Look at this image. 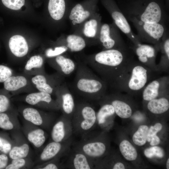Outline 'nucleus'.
<instances>
[{"instance_id": "nucleus-4", "label": "nucleus", "mask_w": 169, "mask_h": 169, "mask_svg": "<svg viewBox=\"0 0 169 169\" xmlns=\"http://www.w3.org/2000/svg\"><path fill=\"white\" fill-rule=\"evenodd\" d=\"M159 73L134 59L113 88L130 95H135L141 92Z\"/></svg>"}, {"instance_id": "nucleus-3", "label": "nucleus", "mask_w": 169, "mask_h": 169, "mask_svg": "<svg viewBox=\"0 0 169 169\" xmlns=\"http://www.w3.org/2000/svg\"><path fill=\"white\" fill-rule=\"evenodd\" d=\"M76 69L72 84L73 90L76 94L91 101H99L106 95L107 83L88 66L80 64Z\"/></svg>"}, {"instance_id": "nucleus-5", "label": "nucleus", "mask_w": 169, "mask_h": 169, "mask_svg": "<svg viewBox=\"0 0 169 169\" xmlns=\"http://www.w3.org/2000/svg\"><path fill=\"white\" fill-rule=\"evenodd\" d=\"M97 122L96 113L91 105L86 102L76 104L71 119L73 133L82 136L91 131Z\"/></svg>"}, {"instance_id": "nucleus-41", "label": "nucleus", "mask_w": 169, "mask_h": 169, "mask_svg": "<svg viewBox=\"0 0 169 169\" xmlns=\"http://www.w3.org/2000/svg\"><path fill=\"white\" fill-rule=\"evenodd\" d=\"M3 4L8 8L13 10L20 9L24 5L25 0H2Z\"/></svg>"}, {"instance_id": "nucleus-17", "label": "nucleus", "mask_w": 169, "mask_h": 169, "mask_svg": "<svg viewBox=\"0 0 169 169\" xmlns=\"http://www.w3.org/2000/svg\"><path fill=\"white\" fill-rule=\"evenodd\" d=\"M55 96L62 115L72 119L76 106L74 96L64 82L57 88Z\"/></svg>"}, {"instance_id": "nucleus-7", "label": "nucleus", "mask_w": 169, "mask_h": 169, "mask_svg": "<svg viewBox=\"0 0 169 169\" xmlns=\"http://www.w3.org/2000/svg\"><path fill=\"white\" fill-rule=\"evenodd\" d=\"M91 131L82 136L81 139L72 144L73 147L86 155L95 162L101 159L106 153V142Z\"/></svg>"}, {"instance_id": "nucleus-11", "label": "nucleus", "mask_w": 169, "mask_h": 169, "mask_svg": "<svg viewBox=\"0 0 169 169\" xmlns=\"http://www.w3.org/2000/svg\"><path fill=\"white\" fill-rule=\"evenodd\" d=\"M100 40L105 50L129 49L115 24L113 27L106 23L102 25L100 31Z\"/></svg>"}, {"instance_id": "nucleus-42", "label": "nucleus", "mask_w": 169, "mask_h": 169, "mask_svg": "<svg viewBox=\"0 0 169 169\" xmlns=\"http://www.w3.org/2000/svg\"><path fill=\"white\" fill-rule=\"evenodd\" d=\"M15 74L12 69L3 65H0V83H4L10 77Z\"/></svg>"}, {"instance_id": "nucleus-26", "label": "nucleus", "mask_w": 169, "mask_h": 169, "mask_svg": "<svg viewBox=\"0 0 169 169\" xmlns=\"http://www.w3.org/2000/svg\"><path fill=\"white\" fill-rule=\"evenodd\" d=\"M8 46L12 54L18 58L26 56L29 51V46L26 40L20 35L12 37L9 40Z\"/></svg>"}, {"instance_id": "nucleus-48", "label": "nucleus", "mask_w": 169, "mask_h": 169, "mask_svg": "<svg viewBox=\"0 0 169 169\" xmlns=\"http://www.w3.org/2000/svg\"><path fill=\"white\" fill-rule=\"evenodd\" d=\"M113 169H124L125 167L124 164L121 162H117L114 164L112 166Z\"/></svg>"}, {"instance_id": "nucleus-46", "label": "nucleus", "mask_w": 169, "mask_h": 169, "mask_svg": "<svg viewBox=\"0 0 169 169\" xmlns=\"http://www.w3.org/2000/svg\"><path fill=\"white\" fill-rule=\"evenodd\" d=\"M90 12L88 10H84L80 16L75 20H73L75 23H80L87 18L90 15Z\"/></svg>"}, {"instance_id": "nucleus-31", "label": "nucleus", "mask_w": 169, "mask_h": 169, "mask_svg": "<svg viewBox=\"0 0 169 169\" xmlns=\"http://www.w3.org/2000/svg\"><path fill=\"white\" fill-rule=\"evenodd\" d=\"M120 151L125 159L129 161L136 160L137 157V151L128 141H122L119 145Z\"/></svg>"}, {"instance_id": "nucleus-25", "label": "nucleus", "mask_w": 169, "mask_h": 169, "mask_svg": "<svg viewBox=\"0 0 169 169\" xmlns=\"http://www.w3.org/2000/svg\"><path fill=\"white\" fill-rule=\"evenodd\" d=\"M44 60L40 55L31 56L23 67V73L30 77L45 73Z\"/></svg>"}, {"instance_id": "nucleus-30", "label": "nucleus", "mask_w": 169, "mask_h": 169, "mask_svg": "<svg viewBox=\"0 0 169 169\" xmlns=\"http://www.w3.org/2000/svg\"><path fill=\"white\" fill-rule=\"evenodd\" d=\"M99 101L101 107L96 113L97 121L101 125L105 123L107 118L113 115L115 112L111 104L101 100Z\"/></svg>"}, {"instance_id": "nucleus-44", "label": "nucleus", "mask_w": 169, "mask_h": 169, "mask_svg": "<svg viewBox=\"0 0 169 169\" xmlns=\"http://www.w3.org/2000/svg\"><path fill=\"white\" fill-rule=\"evenodd\" d=\"M162 128V125L160 123H157L154 125L151 126L148 131L147 141L150 142L152 137L156 135L157 133L161 131Z\"/></svg>"}, {"instance_id": "nucleus-40", "label": "nucleus", "mask_w": 169, "mask_h": 169, "mask_svg": "<svg viewBox=\"0 0 169 169\" xmlns=\"http://www.w3.org/2000/svg\"><path fill=\"white\" fill-rule=\"evenodd\" d=\"M68 49L66 46H57L54 48H49L46 49L44 52L45 56L49 58H52L61 55Z\"/></svg>"}, {"instance_id": "nucleus-10", "label": "nucleus", "mask_w": 169, "mask_h": 169, "mask_svg": "<svg viewBox=\"0 0 169 169\" xmlns=\"http://www.w3.org/2000/svg\"><path fill=\"white\" fill-rule=\"evenodd\" d=\"M131 44L129 47L137 56L138 60L151 70L160 73L156 60L161 46L142 43L137 44Z\"/></svg>"}, {"instance_id": "nucleus-2", "label": "nucleus", "mask_w": 169, "mask_h": 169, "mask_svg": "<svg viewBox=\"0 0 169 169\" xmlns=\"http://www.w3.org/2000/svg\"><path fill=\"white\" fill-rule=\"evenodd\" d=\"M119 8L125 17L144 23L166 25L168 19L164 0H124Z\"/></svg>"}, {"instance_id": "nucleus-13", "label": "nucleus", "mask_w": 169, "mask_h": 169, "mask_svg": "<svg viewBox=\"0 0 169 169\" xmlns=\"http://www.w3.org/2000/svg\"><path fill=\"white\" fill-rule=\"evenodd\" d=\"M3 85L4 89L12 96L38 91L31 82L30 77L23 73L13 75L3 83Z\"/></svg>"}, {"instance_id": "nucleus-22", "label": "nucleus", "mask_w": 169, "mask_h": 169, "mask_svg": "<svg viewBox=\"0 0 169 169\" xmlns=\"http://www.w3.org/2000/svg\"><path fill=\"white\" fill-rule=\"evenodd\" d=\"M100 100L111 104L115 113L122 118L127 119L132 115L133 110L131 105L122 98V95L115 93L105 95Z\"/></svg>"}, {"instance_id": "nucleus-21", "label": "nucleus", "mask_w": 169, "mask_h": 169, "mask_svg": "<svg viewBox=\"0 0 169 169\" xmlns=\"http://www.w3.org/2000/svg\"><path fill=\"white\" fill-rule=\"evenodd\" d=\"M68 159L66 167L73 169H91L95 168L94 162L82 152L73 147L67 154Z\"/></svg>"}, {"instance_id": "nucleus-14", "label": "nucleus", "mask_w": 169, "mask_h": 169, "mask_svg": "<svg viewBox=\"0 0 169 169\" xmlns=\"http://www.w3.org/2000/svg\"><path fill=\"white\" fill-rule=\"evenodd\" d=\"M49 93L36 91L27 94L22 97L20 100L36 108L49 111L60 110L56 99H54Z\"/></svg>"}, {"instance_id": "nucleus-33", "label": "nucleus", "mask_w": 169, "mask_h": 169, "mask_svg": "<svg viewBox=\"0 0 169 169\" xmlns=\"http://www.w3.org/2000/svg\"><path fill=\"white\" fill-rule=\"evenodd\" d=\"M5 169H29L33 167L34 163L29 157L11 160Z\"/></svg>"}, {"instance_id": "nucleus-1", "label": "nucleus", "mask_w": 169, "mask_h": 169, "mask_svg": "<svg viewBox=\"0 0 169 169\" xmlns=\"http://www.w3.org/2000/svg\"><path fill=\"white\" fill-rule=\"evenodd\" d=\"M134 53L126 49H105L89 59L87 63L99 76L113 88L134 59Z\"/></svg>"}, {"instance_id": "nucleus-9", "label": "nucleus", "mask_w": 169, "mask_h": 169, "mask_svg": "<svg viewBox=\"0 0 169 169\" xmlns=\"http://www.w3.org/2000/svg\"><path fill=\"white\" fill-rule=\"evenodd\" d=\"M103 4L111 12L114 23L134 44L142 43L137 35L134 33L126 18L114 0H102Z\"/></svg>"}, {"instance_id": "nucleus-16", "label": "nucleus", "mask_w": 169, "mask_h": 169, "mask_svg": "<svg viewBox=\"0 0 169 169\" xmlns=\"http://www.w3.org/2000/svg\"><path fill=\"white\" fill-rule=\"evenodd\" d=\"M169 77L163 76L149 82L141 92L143 100L148 102L169 94Z\"/></svg>"}, {"instance_id": "nucleus-35", "label": "nucleus", "mask_w": 169, "mask_h": 169, "mask_svg": "<svg viewBox=\"0 0 169 169\" xmlns=\"http://www.w3.org/2000/svg\"><path fill=\"white\" fill-rule=\"evenodd\" d=\"M11 95L4 89L0 91V113L4 112L13 108L11 99Z\"/></svg>"}, {"instance_id": "nucleus-29", "label": "nucleus", "mask_w": 169, "mask_h": 169, "mask_svg": "<svg viewBox=\"0 0 169 169\" xmlns=\"http://www.w3.org/2000/svg\"><path fill=\"white\" fill-rule=\"evenodd\" d=\"M66 8L65 0H49L48 9L52 18L59 20L63 16Z\"/></svg>"}, {"instance_id": "nucleus-49", "label": "nucleus", "mask_w": 169, "mask_h": 169, "mask_svg": "<svg viewBox=\"0 0 169 169\" xmlns=\"http://www.w3.org/2000/svg\"><path fill=\"white\" fill-rule=\"evenodd\" d=\"M166 8L167 11L169 8V0H164Z\"/></svg>"}, {"instance_id": "nucleus-45", "label": "nucleus", "mask_w": 169, "mask_h": 169, "mask_svg": "<svg viewBox=\"0 0 169 169\" xmlns=\"http://www.w3.org/2000/svg\"><path fill=\"white\" fill-rule=\"evenodd\" d=\"M9 157L8 155L0 154V169H5L9 163Z\"/></svg>"}, {"instance_id": "nucleus-8", "label": "nucleus", "mask_w": 169, "mask_h": 169, "mask_svg": "<svg viewBox=\"0 0 169 169\" xmlns=\"http://www.w3.org/2000/svg\"><path fill=\"white\" fill-rule=\"evenodd\" d=\"M18 110L24 120L43 129L50 130L54 123V116L51 112L31 106H21Z\"/></svg>"}, {"instance_id": "nucleus-18", "label": "nucleus", "mask_w": 169, "mask_h": 169, "mask_svg": "<svg viewBox=\"0 0 169 169\" xmlns=\"http://www.w3.org/2000/svg\"><path fill=\"white\" fill-rule=\"evenodd\" d=\"M51 130L52 141L62 142L67 140L73 133L71 119L62 115L54 122Z\"/></svg>"}, {"instance_id": "nucleus-47", "label": "nucleus", "mask_w": 169, "mask_h": 169, "mask_svg": "<svg viewBox=\"0 0 169 169\" xmlns=\"http://www.w3.org/2000/svg\"><path fill=\"white\" fill-rule=\"evenodd\" d=\"M150 142V145L151 146L158 145L160 143V140L159 137L156 135L153 136Z\"/></svg>"}, {"instance_id": "nucleus-24", "label": "nucleus", "mask_w": 169, "mask_h": 169, "mask_svg": "<svg viewBox=\"0 0 169 169\" xmlns=\"http://www.w3.org/2000/svg\"><path fill=\"white\" fill-rule=\"evenodd\" d=\"M18 112L15 108L0 113V128L7 131L21 130L18 118Z\"/></svg>"}, {"instance_id": "nucleus-37", "label": "nucleus", "mask_w": 169, "mask_h": 169, "mask_svg": "<svg viewBox=\"0 0 169 169\" xmlns=\"http://www.w3.org/2000/svg\"><path fill=\"white\" fill-rule=\"evenodd\" d=\"M60 158H57L38 165L33 167L38 169H58L66 168L64 165L60 162Z\"/></svg>"}, {"instance_id": "nucleus-20", "label": "nucleus", "mask_w": 169, "mask_h": 169, "mask_svg": "<svg viewBox=\"0 0 169 169\" xmlns=\"http://www.w3.org/2000/svg\"><path fill=\"white\" fill-rule=\"evenodd\" d=\"M21 130L28 142L36 148H40L46 141L47 134L43 129L24 120Z\"/></svg>"}, {"instance_id": "nucleus-27", "label": "nucleus", "mask_w": 169, "mask_h": 169, "mask_svg": "<svg viewBox=\"0 0 169 169\" xmlns=\"http://www.w3.org/2000/svg\"><path fill=\"white\" fill-rule=\"evenodd\" d=\"M169 94L147 102L146 108L150 113L161 115L167 112L169 109Z\"/></svg>"}, {"instance_id": "nucleus-34", "label": "nucleus", "mask_w": 169, "mask_h": 169, "mask_svg": "<svg viewBox=\"0 0 169 169\" xmlns=\"http://www.w3.org/2000/svg\"><path fill=\"white\" fill-rule=\"evenodd\" d=\"M148 127L145 125L139 126L137 130L134 134L132 139L136 145L141 146L144 145L147 141V136Z\"/></svg>"}, {"instance_id": "nucleus-15", "label": "nucleus", "mask_w": 169, "mask_h": 169, "mask_svg": "<svg viewBox=\"0 0 169 169\" xmlns=\"http://www.w3.org/2000/svg\"><path fill=\"white\" fill-rule=\"evenodd\" d=\"M73 143L72 137L62 142L52 141L43 148L38 158L39 164L66 155Z\"/></svg>"}, {"instance_id": "nucleus-6", "label": "nucleus", "mask_w": 169, "mask_h": 169, "mask_svg": "<svg viewBox=\"0 0 169 169\" xmlns=\"http://www.w3.org/2000/svg\"><path fill=\"white\" fill-rule=\"evenodd\" d=\"M137 31L141 41L160 46L162 39L168 33L166 25L160 23H148L138 20L133 17H126Z\"/></svg>"}, {"instance_id": "nucleus-32", "label": "nucleus", "mask_w": 169, "mask_h": 169, "mask_svg": "<svg viewBox=\"0 0 169 169\" xmlns=\"http://www.w3.org/2000/svg\"><path fill=\"white\" fill-rule=\"evenodd\" d=\"M66 46L72 52H78L83 50L85 47L84 40L81 37L75 35H69L67 38Z\"/></svg>"}, {"instance_id": "nucleus-43", "label": "nucleus", "mask_w": 169, "mask_h": 169, "mask_svg": "<svg viewBox=\"0 0 169 169\" xmlns=\"http://www.w3.org/2000/svg\"><path fill=\"white\" fill-rule=\"evenodd\" d=\"M84 8L82 4L78 3L72 8L69 16V19L72 20H76L84 11Z\"/></svg>"}, {"instance_id": "nucleus-36", "label": "nucleus", "mask_w": 169, "mask_h": 169, "mask_svg": "<svg viewBox=\"0 0 169 169\" xmlns=\"http://www.w3.org/2000/svg\"><path fill=\"white\" fill-rule=\"evenodd\" d=\"M13 144L12 138L6 134L0 133V153L8 155Z\"/></svg>"}, {"instance_id": "nucleus-50", "label": "nucleus", "mask_w": 169, "mask_h": 169, "mask_svg": "<svg viewBox=\"0 0 169 169\" xmlns=\"http://www.w3.org/2000/svg\"><path fill=\"white\" fill-rule=\"evenodd\" d=\"M166 167L167 169H169V158H168L166 162Z\"/></svg>"}, {"instance_id": "nucleus-23", "label": "nucleus", "mask_w": 169, "mask_h": 169, "mask_svg": "<svg viewBox=\"0 0 169 169\" xmlns=\"http://www.w3.org/2000/svg\"><path fill=\"white\" fill-rule=\"evenodd\" d=\"M49 61L51 67L64 77L70 75L76 69L77 66L71 59L60 55Z\"/></svg>"}, {"instance_id": "nucleus-38", "label": "nucleus", "mask_w": 169, "mask_h": 169, "mask_svg": "<svg viewBox=\"0 0 169 169\" xmlns=\"http://www.w3.org/2000/svg\"><path fill=\"white\" fill-rule=\"evenodd\" d=\"M98 23L95 19L90 20L84 25L83 32L85 36L89 37H94L96 33Z\"/></svg>"}, {"instance_id": "nucleus-39", "label": "nucleus", "mask_w": 169, "mask_h": 169, "mask_svg": "<svg viewBox=\"0 0 169 169\" xmlns=\"http://www.w3.org/2000/svg\"><path fill=\"white\" fill-rule=\"evenodd\" d=\"M144 154L146 157L149 158L154 156L161 158L164 156L162 149L155 146L146 149L144 150Z\"/></svg>"}, {"instance_id": "nucleus-28", "label": "nucleus", "mask_w": 169, "mask_h": 169, "mask_svg": "<svg viewBox=\"0 0 169 169\" xmlns=\"http://www.w3.org/2000/svg\"><path fill=\"white\" fill-rule=\"evenodd\" d=\"M160 51L161 53L159 62L157 64L159 72H167L169 66V38L167 33L162 40Z\"/></svg>"}, {"instance_id": "nucleus-12", "label": "nucleus", "mask_w": 169, "mask_h": 169, "mask_svg": "<svg viewBox=\"0 0 169 169\" xmlns=\"http://www.w3.org/2000/svg\"><path fill=\"white\" fill-rule=\"evenodd\" d=\"M64 77L56 72L51 74L45 73L32 76L30 79L38 91L55 95L57 88L64 82Z\"/></svg>"}, {"instance_id": "nucleus-19", "label": "nucleus", "mask_w": 169, "mask_h": 169, "mask_svg": "<svg viewBox=\"0 0 169 169\" xmlns=\"http://www.w3.org/2000/svg\"><path fill=\"white\" fill-rule=\"evenodd\" d=\"M11 135L13 144L8 154L9 158L13 160L29 157L30 150L28 141L21 130L12 131Z\"/></svg>"}]
</instances>
